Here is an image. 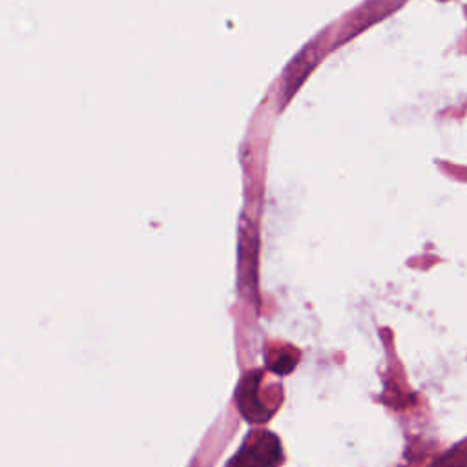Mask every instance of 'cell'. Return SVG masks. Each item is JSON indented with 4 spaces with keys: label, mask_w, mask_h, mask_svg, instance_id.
I'll use <instances>...</instances> for the list:
<instances>
[{
    "label": "cell",
    "mask_w": 467,
    "mask_h": 467,
    "mask_svg": "<svg viewBox=\"0 0 467 467\" xmlns=\"http://www.w3.org/2000/svg\"><path fill=\"white\" fill-rule=\"evenodd\" d=\"M315 65H316V48L308 46L292 61V65L287 72V77H285V95L287 97L294 95V91L301 86V82L305 81V77L308 75L310 70H313Z\"/></svg>",
    "instance_id": "7a4b0ae2"
},
{
    "label": "cell",
    "mask_w": 467,
    "mask_h": 467,
    "mask_svg": "<svg viewBox=\"0 0 467 467\" xmlns=\"http://www.w3.org/2000/svg\"><path fill=\"white\" fill-rule=\"evenodd\" d=\"M294 363L296 359L290 356V354H281L274 363H272V369L280 375H285V373H290L294 369Z\"/></svg>",
    "instance_id": "5b68a950"
},
{
    "label": "cell",
    "mask_w": 467,
    "mask_h": 467,
    "mask_svg": "<svg viewBox=\"0 0 467 467\" xmlns=\"http://www.w3.org/2000/svg\"><path fill=\"white\" fill-rule=\"evenodd\" d=\"M433 467H467V444L451 449Z\"/></svg>",
    "instance_id": "277c9868"
},
{
    "label": "cell",
    "mask_w": 467,
    "mask_h": 467,
    "mask_svg": "<svg viewBox=\"0 0 467 467\" xmlns=\"http://www.w3.org/2000/svg\"><path fill=\"white\" fill-rule=\"evenodd\" d=\"M281 462V444L267 431L252 433L236 458L232 467H276Z\"/></svg>",
    "instance_id": "6da1fadb"
},
{
    "label": "cell",
    "mask_w": 467,
    "mask_h": 467,
    "mask_svg": "<svg viewBox=\"0 0 467 467\" xmlns=\"http://www.w3.org/2000/svg\"><path fill=\"white\" fill-rule=\"evenodd\" d=\"M243 414L250 420H265L269 419V412L265 411V407L262 405L257 398V382H246L245 387L241 389V398H239Z\"/></svg>",
    "instance_id": "3957f363"
}]
</instances>
